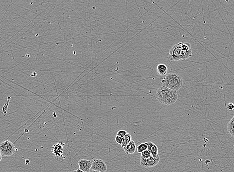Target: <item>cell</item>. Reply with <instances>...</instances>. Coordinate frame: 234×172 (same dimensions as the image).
<instances>
[{"label":"cell","mask_w":234,"mask_h":172,"mask_svg":"<svg viewBox=\"0 0 234 172\" xmlns=\"http://www.w3.org/2000/svg\"><path fill=\"white\" fill-rule=\"evenodd\" d=\"M127 132L124 130H120L118 131L117 133V136H120V137H123V138L127 134Z\"/></svg>","instance_id":"2e32d148"},{"label":"cell","mask_w":234,"mask_h":172,"mask_svg":"<svg viewBox=\"0 0 234 172\" xmlns=\"http://www.w3.org/2000/svg\"><path fill=\"white\" fill-rule=\"evenodd\" d=\"M91 169L93 171L105 172L107 171V167L106 164L102 160L95 159L93 160Z\"/></svg>","instance_id":"52a82bcc"},{"label":"cell","mask_w":234,"mask_h":172,"mask_svg":"<svg viewBox=\"0 0 234 172\" xmlns=\"http://www.w3.org/2000/svg\"><path fill=\"white\" fill-rule=\"evenodd\" d=\"M92 172H98V171H92Z\"/></svg>","instance_id":"7402d4cb"},{"label":"cell","mask_w":234,"mask_h":172,"mask_svg":"<svg viewBox=\"0 0 234 172\" xmlns=\"http://www.w3.org/2000/svg\"><path fill=\"white\" fill-rule=\"evenodd\" d=\"M227 108L229 111H233L234 109V104L233 103H230L227 105Z\"/></svg>","instance_id":"ac0fdd59"},{"label":"cell","mask_w":234,"mask_h":172,"mask_svg":"<svg viewBox=\"0 0 234 172\" xmlns=\"http://www.w3.org/2000/svg\"><path fill=\"white\" fill-rule=\"evenodd\" d=\"M123 149L127 154H133L137 149V146H136L135 141L132 140L131 142L128 143L126 147L123 148Z\"/></svg>","instance_id":"30bf717a"},{"label":"cell","mask_w":234,"mask_h":172,"mask_svg":"<svg viewBox=\"0 0 234 172\" xmlns=\"http://www.w3.org/2000/svg\"><path fill=\"white\" fill-rule=\"evenodd\" d=\"M227 130L231 136L234 138V115L227 125Z\"/></svg>","instance_id":"7c38bea8"},{"label":"cell","mask_w":234,"mask_h":172,"mask_svg":"<svg viewBox=\"0 0 234 172\" xmlns=\"http://www.w3.org/2000/svg\"><path fill=\"white\" fill-rule=\"evenodd\" d=\"M132 136L130 135V133H128L126 136L123 137V141L122 145H121V146L123 148L126 147V146L128 145V143L131 142V141H132Z\"/></svg>","instance_id":"4fadbf2b"},{"label":"cell","mask_w":234,"mask_h":172,"mask_svg":"<svg viewBox=\"0 0 234 172\" xmlns=\"http://www.w3.org/2000/svg\"><path fill=\"white\" fill-rule=\"evenodd\" d=\"M76 172H83V171H81V170H80L79 169H78L76 170Z\"/></svg>","instance_id":"44dd1931"},{"label":"cell","mask_w":234,"mask_h":172,"mask_svg":"<svg viewBox=\"0 0 234 172\" xmlns=\"http://www.w3.org/2000/svg\"><path fill=\"white\" fill-rule=\"evenodd\" d=\"M63 145L58 143L52 147V151L56 159L58 161H62L64 159Z\"/></svg>","instance_id":"5b68a950"},{"label":"cell","mask_w":234,"mask_h":172,"mask_svg":"<svg viewBox=\"0 0 234 172\" xmlns=\"http://www.w3.org/2000/svg\"><path fill=\"white\" fill-rule=\"evenodd\" d=\"M161 83L163 86L177 91L182 86L183 80L179 74L169 73L162 78Z\"/></svg>","instance_id":"7a4b0ae2"},{"label":"cell","mask_w":234,"mask_h":172,"mask_svg":"<svg viewBox=\"0 0 234 172\" xmlns=\"http://www.w3.org/2000/svg\"><path fill=\"white\" fill-rule=\"evenodd\" d=\"M137 151L139 153L141 154L144 151L148 149V146L146 143H142L137 147Z\"/></svg>","instance_id":"5bb4252c"},{"label":"cell","mask_w":234,"mask_h":172,"mask_svg":"<svg viewBox=\"0 0 234 172\" xmlns=\"http://www.w3.org/2000/svg\"><path fill=\"white\" fill-rule=\"evenodd\" d=\"M182 44V42H179L171 48L169 52V60L171 61L186 60L185 55L181 49Z\"/></svg>","instance_id":"3957f363"},{"label":"cell","mask_w":234,"mask_h":172,"mask_svg":"<svg viewBox=\"0 0 234 172\" xmlns=\"http://www.w3.org/2000/svg\"><path fill=\"white\" fill-rule=\"evenodd\" d=\"M37 73H35V72H33V73L30 74V76H31V77H35V76H37Z\"/></svg>","instance_id":"d6986e66"},{"label":"cell","mask_w":234,"mask_h":172,"mask_svg":"<svg viewBox=\"0 0 234 172\" xmlns=\"http://www.w3.org/2000/svg\"><path fill=\"white\" fill-rule=\"evenodd\" d=\"M115 141H116V143L121 145L122 144L123 141V138L116 136V137H115Z\"/></svg>","instance_id":"e0dca14e"},{"label":"cell","mask_w":234,"mask_h":172,"mask_svg":"<svg viewBox=\"0 0 234 172\" xmlns=\"http://www.w3.org/2000/svg\"><path fill=\"white\" fill-rule=\"evenodd\" d=\"M146 143L148 146L147 150L150 151L151 153V156H152L154 158H156L159 155V154H158L159 149H158L157 146L155 145V143H152V142H151V141L146 142Z\"/></svg>","instance_id":"9c48e42d"},{"label":"cell","mask_w":234,"mask_h":172,"mask_svg":"<svg viewBox=\"0 0 234 172\" xmlns=\"http://www.w3.org/2000/svg\"><path fill=\"white\" fill-rule=\"evenodd\" d=\"M160 160L159 155L156 158H154L151 156L147 159H145L141 157V165L145 168H151L159 164Z\"/></svg>","instance_id":"8992f818"},{"label":"cell","mask_w":234,"mask_h":172,"mask_svg":"<svg viewBox=\"0 0 234 172\" xmlns=\"http://www.w3.org/2000/svg\"><path fill=\"white\" fill-rule=\"evenodd\" d=\"M156 70L160 75H165L168 72V68L165 65L160 64L157 65Z\"/></svg>","instance_id":"8fae6325"},{"label":"cell","mask_w":234,"mask_h":172,"mask_svg":"<svg viewBox=\"0 0 234 172\" xmlns=\"http://www.w3.org/2000/svg\"><path fill=\"white\" fill-rule=\"evenodd\" d=\"M18 149L11 141L8 140L4 141L0 145V152L3 156L9 157L13 155Z\"/></svg>","instance_id":"277c9868"},{"label":"cell","mask_w":234,"mask_h":172,"mask_svg":"<svg viewBox=\"0 0 234 172\" xmlns=\"http://www.w3.org/2000/svg\"><path fill=\"white\" fill-rule=\"evenodd\" d=\"M151 156V153L150 151L146 150L144 151H143L142 153L141 157L142 158L147 159L149 158Z\"/></svg>","instance_id":"9a60e30c"},{"label":"cell","mask_w":234,"mask_h":172,"mask_svg":"<svg viewBox=\"0 0 234 172\" xmlns=\"http://www.w3.org/2000/svg\"><path fill=\"white\" fill-rule=\"evenodd\" d=\"M79 169L85 172H90L92 167V162L86 159H81L78 161Z\"/></svg>","instance_id":"ba28073f"},{"label":"cell","mask_w":234,"mask_h":172,"mask_svg":"<svg viewBox=\"0 0 234 172\" xmlns=\"http://www.w3.org/2000/svg\"><path fill=\"white\" fill-rule=\"evenodd\" d=\"M72 172H76V171H73Z\"/></svg>","instance_id":"603a6c76"},{"label":"cell","mask_w":234,"mask_h":172,"mask_svg":"<svg viewBox=\"0 0 234 172\" xmlns=\"http://www.w3.org/2000/svg\"><path fill=\"white\" fill-rule=\"evenodd\" d=\"M2 155L0 152V162L2 161Z\"/></svg>","instance_id":"ffe728a7"},{"label":"cell","mask_w":234,"mask_h":172,"mask_svg":"<svg viewBox=\"0 0 234 172\" xmlns=\"http://www.w3.org/2000/svg\"><path fill=\"white\" fill-rule=\"evenodd\" d=\"M156 99L165 105L173 104L178 99L177 91L165 87H160L156 92Z\"/></svg>","instance_id":"6da1fadb"}]
</instances>
